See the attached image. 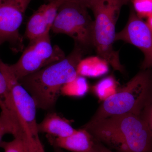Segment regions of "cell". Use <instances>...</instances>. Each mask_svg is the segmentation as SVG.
I'll return each mask as SVG.
<instances>
[{
    "label": "cell",
    "instance_id": "cell-1",
    "mask_svg": "<svg viewBox=\"0 0 152 152\" xmlns=\"http://www.w3.org/2000/svg\"><path fill=\"white\" fill-rule=\"evenodd\" d=\"M99 140L119 152H150L152 134L146 121L140 115L113 116L84 126Z\"/></svg>",
    "mask_w": 152,
    "mask_h": 152
},
{
    "label": "cell",
    "instance_id": "cell-2",
    "mask_svg": "<svg viewBox=\"0 0 152 152\" xmlns=\"http://www.w3.org/2000/svg\"><path fill=\"white\" fill-rule=\"evenodd\" d=\"M86 51L75 45L72 51L63 60L19 80L34 99L37 108L54 107L63 86L77 76V66Z\"/></svg>",
    "mask_w": 152,
    "mask_h": 152
},
{
    "label": "cell",
    "instance_id": "cell-3",
    "mask_svg": "<svg viewBox=\"0 0 152 152\" xmlns=\"http://www.w3.org/2000/svg\"><path fill=\"white\" fill-rule=\"evenodd\" d=\"M152 100V68L142 69L124 88L104 101L90 122L127 114L140 115Z\"/></svg>",
    "mask_w": 152,
    "mask_h": 152
},
{
    "label": "cell",
    "instance_id": "cell-4",
    "mask_svg": "<svg viewBox=\"0 0 152 152\" xmlns=\"http://www.w3.org/2000/svg\"><path fill=\"white\" fill-rule=\"evenodd\" d=\"M130 0H94L89 6L94 20L93 45L98 56L106 60L114 69L121 73L124 68L120 62L119 52L115 50V26L120 11Z\"/></svg>",
    "mask_w": 152,
    "mask_h": 152
},
{
    "label": "cell",
    "instance_id": "cell-5",
    "mask_svg": "<svg viewBox=\"0 0 152 152\" xmlns=\"http://www.w3.org/2000/svg\"><path fill=\"white\" fill-rule=\"evenodd\" d=\"M88 9L81 3L65 1L60 6L51 30L69 36L75 45L88 50L94 47V20Z\"/></svg>",
    "mask_w": 152,
    "mask_h": 152
},
{
    "label": "cell",
    "instance_id": "cell-6",
    "mask_svg": "<svg viewBox=\"0 0 152 152\" xmlns=\"http://www.w3.org/2000/svg\"><path fill=\"white\" fill-rule=\"evenodd\" d=\"M50 33L30 42L15 64L9 65L10 69L18 80L66 57L58 45L53 46Z\"/></svg>",
    "mask_w": 152,
    "mask_h": 152
},
{
    "label": "cell",
    "instance_id": "cell-7",
    "mask_svg": "<svg viewBox=\"0 0 152 152\" xmlns=\"http://www.w3.org/2000/svg\"><path fill=\"white\" fill-rule=\"evenodd\" d=\"M0 71L4 77L9 94L4 108L13 112L23 120L34 136L39 137L36 121L35 102L32 96L14 76L7 64L0 58Z\"/></svg>",
    "mask_w": 152,
    "mask_h": 152
},
{
    "label": "cell",
    "instance_id": "cell-8",
    "mask_svg": "<svg viewBox=\"0 0 152 152\" xmlns=\"http://www.w3.org/2000/svg\"><path fill=\"white\" fill-rule=\"evenodd\" d=\"M32 1L0 0V46L7 42L14 52L23 50V39L19 30Z\"/></svg>",
    "mask_w": 152,
    "mask_h": 152
},
{
    "label": "cell",
    "instance_id": "cell-9",
    "mask_svg": "<svg viewBox=\"0 0 152 152\" xmlns=\"http://www.w3.org/2000/svg\"><path fill=\"white\" fill-rule=\"evenodd\" d=\"M115 41H124L140 49L144 56L142 69L152 68V31L133 9L124 28L116 34Z\"/></svg>",
    "mask_w": 152,
    "mask_h": 152
},
{
    "label": "cell",
    "instance_id": "cell-10",
    "mask_svg": "<svg viewBox=\"0 0 152 152\" xmlns=\"http://www.w3.org/2000/svg\"><path fill=\"white\" fill-rule=\"evenodd\" d=\"M46 135L52 145L72 152H91L95 143L92 135L84 128L64 137Z\"/></svg>",
    "mask_w": 152,
    "mask_h": 152
},
{
    "label": "cell",
    "instance_id": "cell-11",
    "mask_svg": "<svg viewBox=\"0 0 152 152\" xmlns=\"http://www.w3.org/2000/svg\"><path fill=\"white\" fill-rule=\"evenodd\" d=\"M37 129L39 133L56 137H67L77 131L72 127L69 121L54 112L47 114L41 123L38 124Z\"/></svg>",
    "mask_w": 152,
    "mask_h": 152
},
{
    "label": "cell",
    "instance_id": "cell-12",
    "mask_svg": "<svg viewBox=\"0 0 152 152\" xmlns=\"http://www.w3.org/2000/svg\"><path fill=\"white\" fill-rule=\"evenodd\" d=\"M109 63L98 56L82 58L77 67L78 75L85 77H96L103 75L109 71Z\"/></svg>",
    "mask_w": 152,
    "mask_h": 152
},
{
    "label": "cell",
    "instance_id": "cell-13",
    "mask_svg": "<svg viewBox=\"0 0 152 152\" xmlns=\"http://www.w3.org/2000/svg\"><path fill=\"white\" fill-rule=\"evenodd\" d=\"M50 31L40 9L39 8L28 21L25 32L26 37L30 42H32L50 33Z\"/></svg>",
    "mask_w": 152,
    "mask_h": 152
},
{
    "label": "cell",
    "instance_id": "cell-14",
    "mask_svg": "<svg viewBox=\"0 0 152 152\" xmlns=\"http://www.w3.org/2000/svg\"><path fill=\"white\" fill-rule=\"evenodd\" d=\"M93 91L98 98L105 101L118 91V83L112 76L102 79L93 88Z\"/></svg>",
    "mask_w": 152,
    "mask_h": 152
},
{
    "label": "cell",
    "instance_id": "cell-15",
    "mask_svg": "<svg viewBox=\"0 0 152 152\" xmlns=\"http://www.w3.org/2000/svg\"><path fill=\"white\" fill-rule=\"evenodd\" d=\"M88 88L86 79L78 75L75 78L63 86L61 94L72 96H82L86 94Z\"/></svg>",
    "mask_w": 152,
    "mask_h": 152
},
{
    "label": "cell",
    "instance_id": "cell-16",
    "mask_svg": "<svg viewBox=\"0 0 152 152\" xmlns=\"http://www.w3.org/2000/svg\"><path fill=\"white\" fill-rule=\"evenodd\" d=\"M64 2L62 0H53L47 4H44L39 7L45 18L48 28L51 30L58 14L60 6Z\"/></svg>",
    "mask_w": 152,
    "mask_h": 152
},
{
    "label": "cell",
    "instance_id": "cell-17",
    "mask_svg": "<svg viewBox=\"0 0 152 152\" xmlns=\"http://www.w3.org/2000/svg\"><path fill=\"white\" fill-rule=\"evenodd\" d=\"M15 131V123L8 111L7 109H2L0 114V143L5 135L9 134L14 136Z\"/></svg>",
    "mask_w": 152,
    "mask_h": 152
},
{
    "label": "cell",
    "instance_id": "cell-18",
    "mask_svg": "<svg viewBox=\"0 0 152 152\" xmlns=\"http://www.w3.org/2000/svg\"><path fill=\"white\" fill-rule=\"evenodd\" d=\"M134 11L137 15L142 19L152 13V0H132Z\"/></svg>",
    "mask_w": 152,
    "mask_h": 152
},
{
    "label": "cell",
    "instance_id": "cell-19",
    "mask_svg": "<svg viewBox=\"0 0 152 152\" xmlns=\"http://www.w3.org/2000/svg\"><path fill=\"white\" fill-rule=\"evenodd\" d=\"M0 148L4 152H27L21 141L18 138H14L13 140L10 142L2 141Z\"/></svg>",
    "mask_w": 152,
    "mask_h": 152
},
{
    "label": "cell",
    "instance_id": "cell-20",
    "mask_svg": "<svg viewBox=\"0 0 152 152\" xmlns=\"http://www.w3.org/2000/svg\"><path fill=\"white\" fill-rule=\"evenodd\" d=\"M8 93L5 79L0 71V106L3 105Z\"/></svg>",
    "mask_w": 152,
    "mask_h": 152
},
{
    "label": "cell",
    "instance_id": "cell-21",
    "mask_svg": "<svg viewBox=\"0 0 152 152\" xmlns=\"http://www.w3.org/2000/svg\"><path fill=\"white\" fill-rule=\"evenodd\" d=\"M146 108V115L144 119L146 121L152 134V100L147 106Z\"/></svg>",
    "mask_w": 152,
    "mask_h": 152
},
{
    "label": "cell",
    "instance_id": "cell-22",
    "mask_svg": "<svg viewBox=\"0 0 152 152\" xmlns=\"http://www.w3.org/2000/svg\"><path fill=\"white\" fill-rule=\"evenodd\" d=\"M91 152H115L109 149L103 145L98 143H95Z\"/></svg>",
    "mask_w": 152,
    "mask_h": 152
},
{
    "label": "cell",
    "instance_id": "cell-23",
    "mask_svg": "<svg viewBox=\"0 0 152 152\" xmlns=\"http://www.w3.org/2000/svg\"><path fill=\"white\" fill-rule=\"evenodd\" d=\"M48 1H53V0H47ZM63 1H72L77 2H78L81 3L82 4H83L87 6L88 8L90 4L94 0H62Z\"/></svg>",
    "mask_w": 152,
    "mask_h": 152
},
{
    "label": "cell",
    "instance_id": "cell-24",
    "mask_svg": "<svg viewBox=\"0 0 152 152\" xmlns=\"http://www.w3.org/2000/svg\"><path fill=\"white\" fill-rule=\"evenodd\" d=\"M147 25L152 31V13L147 17Z\"/></svg>",
    "mask_w": 152,
    "mask_h": 152
},
{
    "label": "cell",
    "instance_id": "cell-25",
    "mask_svg": "<svg viewBox=\"0 0 152 152\" xmlns=\"http://www.w3.org/2000/svg\"><path fill=\"white\" fill-rule=\"evenodd\" d=\"M56 152H64L61 151H57Z\"/></svg>",
    "mask_w": 152,
    "mask_h": 152
}]
</instances>
